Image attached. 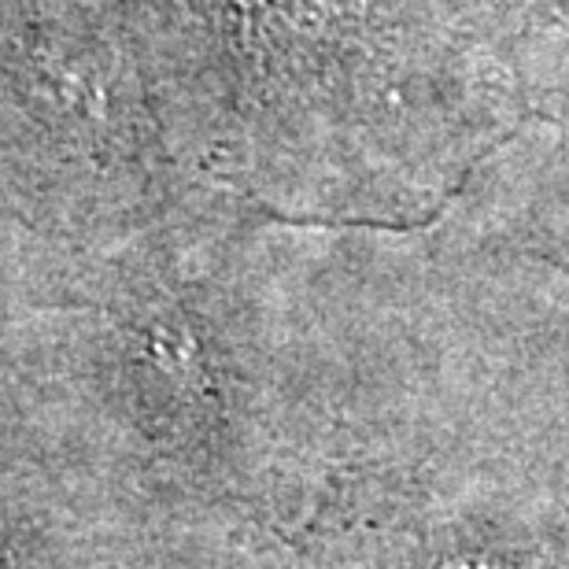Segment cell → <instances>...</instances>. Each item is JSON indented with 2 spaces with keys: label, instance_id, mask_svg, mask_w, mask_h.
<instances>
[{
  "label": "cell",
  "instance_id": "6da1fadb",
  "mask_svg": "<svg viewBox=\"0 0 569 569\" xmlns=\"http://www.w3.org/2000/svg\"><path fill=\"white\" fill-rule=\"evenodd\" d=\"M203 197L122 0H0V226L97 252Z\"/></svg>",
  "mask_w": 569,
  "mask_h": 569
}]
</instances>
